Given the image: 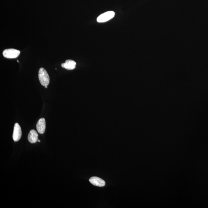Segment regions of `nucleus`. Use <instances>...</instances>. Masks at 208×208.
<instances>
[{
    "label": "nucleus",
    "instance_id": "1a4fd4ad",
    "mask_svg": "<svg viewBox=\"0 0 208 208\" xmlns=\"http://www.w3.org/2000/svg\"><path fill=\"white\" fill-rule=\"evenodd\" d=\"M38 142H41V141H40V140H38Z\"/></svg>",
    "mask_w": 208,
    "mask_h": 208
},
{
    "label": "nucleus",
    "instance_id": "f03ea898",
    "mask_svg": "<svg viewBox=\"0 0 208 208\" xmlns=\"http://www.w3.org/2000/svg\"><path fill=\"white\" fill-rule=\"evenodd\" d=\"M3 55L6 58L13 59L16 58L20 54V51L14 49H6L3 51Z\"/></svg>",
    "mask_w": 208,
    "mask_h": 208
},
{
    "label": "nucleus",
    "instance_id": "20e7f679",
    "mask_svg": "<svg viewBox=\"0 0 208 208\" xmlns=\"http://www.w3.org/2000/svg\"><path fill=\"white\" fill-rule=\"evenodd\" d=\"M22 131L20 126L18 123H16L14 125L13 133L12 137L15 142L18 141L21 137Z\"/></svg>",
    "mask_w": 208,
    "mask_h": 208
},
{
    "label": "nucleus",
    "instance_id": "0eeeda50",
    "mask_svg": "<svg viewBox=\"0 0 208 208\" xmlns=\"http://www.w3.org/2000/svg\"><path fill=\"white\" fill-rule=\"evenodd\" d=\"M38 135L37 132L34 129H32L28 135L29 141L31 143H34L38 141Z\"/></svg>",
    "mask_w": 208,
    "mask_h": 208
},
{
    "label": "nucleus",
    "instance_id": "7ed1b4c3",
    "mask_svg": "<svg viewBox=\"0 0 208 208\" xmlns=\"http://www.w3.org/2000/svg\"><path fill=\"white\" fill-rule=\"evenodd\" d=\"M115 13L113 11H110L104 13L97 17V21L100 23L108 21L114 17Z\"/></svg>",
    "mask_w": 208,
    "mask_h": 208
},
{
    "label": "nucleus",
    "instance_id": "f257e3e1",
    "mask_svg": "<svg viewBox=\"0 0 208 208\" xmlns=\"http://www.w3.org/2000/svg\"><path fill=\"white\" fill-rule=\"evenodd\" d=\"M38 78L42 85L44 87L48 85L50 81V78L47 71L44 68H40L38 73Z\"/></svg>",
    "mask_w": 208,
    "mask_h": 208
},
{
    "label": "nucleus",
    "instance_id": "39448f33",
    "mask_svg": "<svg viewBox=\"0 0 208 208\" xmlns=\"http://www.w3.org/2000/svg\"><path fill=\"white\" fill-rule=\"evenodd\" d=\"M89 182L94 186L103 187L105 185V182L103 179L98 177H93L91 178Z\"/></svg>",
    "mask_w": 208,
    "mask_h": 208
},
{
    "label": "nucleus",
    "instance_id": "6e6552de",
    "mask_svg": "<svg viewBox=\"0 0 208 208\" xmlns=\"http://www.w3.org/2000/svg\"><path fill=\"white\" fill-rule=\"evenodd\" d=\"M76 62L72 60H67L65 63L61 64L62 68L68 70H73L76 68Z\"/></svg>",
    "mask_w": 208,
    "mask_h": 208
},
{
    "label": "nucleus",
    "instance_id": "423d86ee",
    "mask_svg": "<svg viewBox=\"0 0 208 208\" xmlns=\"http://www.w3.org/2000/svg\"><path fill=\"white\" fill-rule=\"evenodd\" d=\"M36 129L40 134H43L45 131L46 121L44 118H41L38 121L36 124Z\"/></svg>",
    "mask_w": 208,
    "mask_h": 208
}]
</instances>
